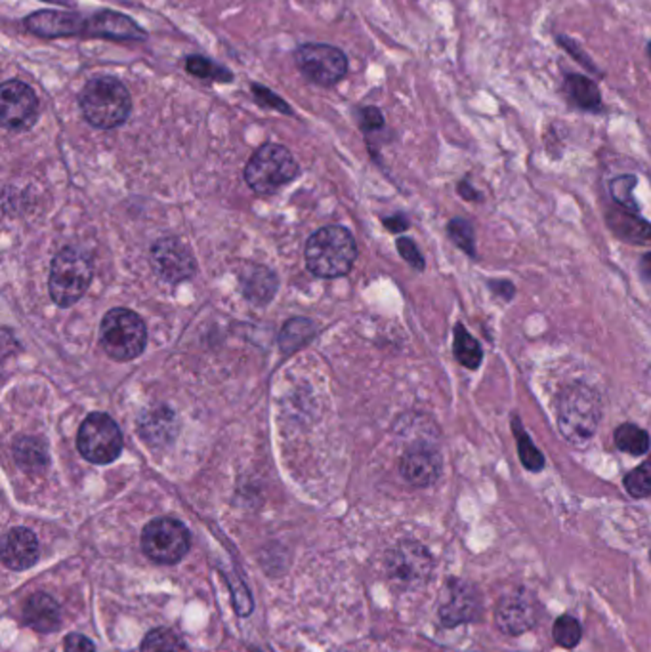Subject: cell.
I'll return each mask as SVG.
<instances>
[{"label":"cell","instance_id":"cell-26","mask_svg":"<svg viewBox=\"0 0 651 652\" xmlns=\"http://www.w3.org/2000/svg\"><path fill=\"white\" fill-rule=\"evenodd\" d=\"M447 235L458 250H463L472 260H478V240H476V227L468 220V217H453L447 224Z\"/></svg>","mask_w":651,"mask_h":652},{"label":"cell","instance_id":"cell-1","mask_svg":"<svg viewBox=\"0 0 651 652\" xmlns=\"http://www.w3.org/2000/svg\"><path fill=\"white\" fill-rule=\"evenodd\" d=\"M604 418L600 391L587 382L564 386L556 397V426L562 437L575 446H585L598 433Z\"/></svg>","mask_w":651,"mask_h":652},{"label":"cell","instance_id":"cell-34","mask_svg":"<svg viewBox=\"0 0 651 652\" xmlns=\"http://www.w3.org/2000/svg\"><path fill=\"white\" fill-rule=\"evenodd\" d=\"M552 635H554V641L558 643L560 647L573 648L581 643L582 628H581V623H579L577 618L564 615V616H560L558 620L554 622Z\"/></svg>","mask_w":651,"mask_h":652},{"label":"cell","instance_id":"cell-6","mask_svg":"<svg viewBox=\"0 0 651 652\" xmlns=\"http://www.w3.org/2000/svg\"><path fill=\"white\" fill-rule=\"evenodd\" d=\"M100 339L103 351L115 361H132L147 342V329L134 311L111 309L102 321Z\"/></svg>","mask_w":651,"mask_h":652},{"label":"cell","instance_id":"cell-32","mask_svg":"<svg viewBox=\"0 0 651 652\" xmlns=\"http://www.w3.org/2000/svg\"><path fill=\"white\" fill-rule=\"evenodd\" d=\"M316 334L314 324L306 319H294L284 324L283 334H281V347L283 351H294L301 346H304L308 339Z\"/></svg>","mask_w":651,"mask_h":652},{"label":"cell","instance_id":"cell-12","mask_svg":"<svg viewBox=\"0 0 651 652\" xmlns=\"http://www.w3.org/2000/svg\"><path fill=\"white\" fill-rule=\"evenodd\" d=\"M38 117V98L35 90L21 80H6L0 86V120L13 132L29 130Z\"/></svg>","mask_w":651,"mask_h":652},{"label":"cell","instance_id":"cell-44","mask_svg":"<svg viewBox=\"0 0 651 652\" xmlns=\"http://www.w3.org/2000/svg\"><path fill=\"white\" fill-rule=\"evenodd\" d=\"M46 3H52V4H65V6H71L73 0H46Z\"/></svg>","mask_w":651,"mask_h":652},{"label":"cell","instance_id":"cell-35","mask_svg":"<svg viewBox=\"0 0 651 652\" xmlns=\"http://www.w3.org/2000/svg\"><path fill=\"white\" fill-rule=\"evenodd\" d=\"M556 45H558L565 53H569V56H572V58H573L581 67H585V69H587L590 75L604 77L600 67L592 61V58L589 56V53H587L585 50H582V48L579 46L577 40H573L572 37H567V35H556Z\"/></svg>","mask_w":651,"mask_h":652},{"label":"cell","instance_id":"cell-40","mask_svg":"<svg viewBox=\"0 0 651 652\" xmlns=\"http://www.w3.org/2000/svg\"><path fill=\"white\" fill-rule=\"evenodd\" d=\"M361 126L365 130H378L384 126V117L376 107H367L361 111Z\"/></svg>","mask_w":651,"mask_h":652},{"label":"cell","instance_id":"cell-31","mask_svg":"<svg viewBox=\"0 0 651 652\" xmlns=\"http://www.w3.org/2000/svg\"><path fill=\"white\" fill-rule=\"evenodd\" d=\"M142 652H187V647L172 630L157 628L145 635Z\"/></svg>","mask_w":651,"mask_h":652},{"label":"cell","instance_id":"cell-21","mask_svg":"<svg viewBox=\"0 0 651 652\" xmlns=\"http://www.w3.org/2000/svg\"><path fill=\"white\" fill-rule=\"evenodd\" d=\"M564 92L572 105L581 109V111H602V94L592 78L585 75H567L564 80Z\"/></svg>","mask_w":651,"mask_h":652},{"label":"cell","instance_id":"cell-17","mask_svg":"<svg viewBox=\"0 0 651 652\" xmlns=\"http://www.w3.org/2000/svg\"><path fill=\"white\" fill-rule=\"evenodd\" d=\"M87 37L110 38V40H144L145 31L132 18L119 12H100L87 21Z\"/></svg>","mask_w":651,"mask_h":652},{"label":"cell","instance_id":"cell-33","mask_svg":"<svg viewBox=\"0 0 651 652\" xmlns=\"http://www.w3.org/2000/svg\"><path fill=\"white\" fill-rule=\"evenodd\" d=\"M185 69L192 73L194 77L220 80V83H229V80L234 78L232 71H227L226 67L214 63V61L202 58V56H189L185 60Z\"/></svg>","mask_w":651,"mask_h":652},{"label":"cell","instance_id":"cell-29","mask_svg":"<svg viewBox=\"0 0 651 652\" xmlns=\"http://www.w3.org/2000/svg\"><path fill=\"white\" fill-rule=\"evenodd\" d=\"M13 456H16L18 464L25 471L43 469L48 464L45 444L37 439H29V437H23L13 444Z\"/></svg>","mask_w":651,"mask_h":652},{"label":"cell","instance_id":"cell-9","mask_svg":"<svg viewBox=\"0 0 651 652\" xmlns=\"http://www.w3.org/2000/svg\"><path fill=\"white\" fill-rule=\"evenodd\" d=\"M294 63L317 86H334L348 73V58L341 48L309 43L294 50Z\"/></svg>","mask_w":651,"mask_h":652},{"label":"cell","instance_id":"cell-16","mask_svg":"<svg viewBox=\"0 0 651 652\" xmlns=\"http://www.w3.org/2000/svg\"><path fill=\"white\" fill-rule=\"evenodd\" d=\"M87 21L88 20L80 18L78 13L56 12V10H40L23 20L27 31L43 38L85 35Z\"/></svg>","mask_w":651,"mask_h":652},{"label":"cell","instance_id":"cell-11","mask_svg":"<svg viewBox=\"0 0 651 652\" xmlns=\"http://www.w3.org/2000/svg\"><path fill=\"white\" fill-rule=\"evenodd\" d=\"M386 568L390 576L407 588H416L430 578L433 561L430 551L423 543L403 540L386 557Z\"/></svg>","mask_w":651,"mask_h":652},{"label":"cell","instance_id":"cell-39","mask_svg":"<svg viewBox=\"0 0 651 652\" xmlns=\"http://www.w3.org/2000/svg\"><path fill=\"white\" fill-rule=\"evenodd\" d=\"M63 652H98L88 637L80 633H70L63 645Z\"/></svg>","mask_w":651,"mask_h":652},{"label":"cell","instance_id":"cell-8","mask_svg":"<svg viewBox=\"0 0 651 652\" xmlns=\"http://www.w3.org/2000/svg\"><path fill=\"white\" fill-rule=\"evenodd\" d=\"M192 536L184 523L172 518H159L142 533V550L149 559L161 565H174L184 559Z\"/></svg>","mask_w":651,"mask_h":652},{"label":"cell","instance_id":"cell-37","mask_svg":"<svg viewBox=\"0 0 651 652\" xmlns=\"http://www.w3.org/2000/svg\"><path fill=\"white\" fill-rule=\"evenodd\" d=\"M487 289L491 294L503 302H512L514 296H516V284L510 279H490L487 281Z\"/></svg>","mask_w":651,"mask_h":652},{"label":"cell","instance_id":"cell-7","mask_svg":"<svg viewBox=\"0 0 651 652\" xmlns=\"http://www.w3.org/2000/svg\"><path fill=\"white\" fill-rule=\"evenodd\" d=\"M77 448L92 464H111L123 452V433L111 416L94 412L78 429Z\"/></svg>","mask_w":651,"mask_h":652},{"label":"cell","instance_id":"cell-41","mask_svg":"<svg viewBox=\"0 0 651 652\" xmlns=\"http://www.w3.org/2000/svg\"><path fill=\"white\" fill-rule=\"evenodd\" d=\"M457 193H458L460 199L466 200V202H482L483 200V195H482L480 189L474 187V183L468 178L460 180L457 183Z\"/></svg>","mask_w":651,"mask_h":652},{"label":"cell","instance_id":"cell-38","mask_svg":"<svg viewBox=\"0 0 651 652\" xmlns=\"http://www.w3.org/2000/svg\"><path fill=\"white\" fill-rule=\"evenodd\" d=\"M252 94H254V98L259 100V103L268 105V107H274V109H279V111H283V113H291V109L287 107V103H284L281 98H277L276 94L271 92V90H268L266 86L254 83L252 85Z\"/></svg>","mask_w":651,"mask_h":652},{"label":"cell","instance_id":"cell-20","mask_svg":"<svg viewBox=\"0 0 651 652\" xmlns=\"http://www.w3.org/2000/svg\"><path fill=\"white\" fill-rule=\"evenodd\" d=\"M23 620L35 632L52 633L60 626L62 610L60 605L48 593H35L25 603Z\"/></svg>","mask_w":651,"mask_h":652},{"label":"cell","instance_id":"cell-22","mask_svg":"<svg viewBox=\"0 0 651 652\" xmlns=\"http://www.w3.org/2000/svg\"><path fill=\"white\" fill-rule=\"evenodd\" d=\"M510 431H512L514 441H516L518 458L522 461L523 469L532 471V473H540L542 469H545L547 458L537 448L533 437L525 429V426H523V422H522V418H520L518 412H512L510 414Z\"/></svg>","mask_w":651,"mask_h":652},{"label":"cell","instance_id":"cell-3","mask_svg":"<svg viewBox=\"0 0 651 652\" xmlns=\"http://www.w3.org/2000/svg\"><path fill=\"white\" fill-rule=\"evenodd\" d=\"M78 105L92 126L111 130L128 118L132 100L120 80L113 77H96L88 80L80 92Z\"/></svg>","mask_w":651,"mask_h":652},{"label":"cell","instance_id":"cell-14","mask_svg":"<svg viewBox=\"0 0 651 652\" xmlns=\"http://www.w3.org/2000/svg\"><path fill=\"white\" fill-rule=\"evenodd\" d=\"M400 473L407 483L416 488L432 486L441 477L443 458L438 448L424 443L415 444L403 454L400 461Z\"/></svg>","mask_w":651,"mask_h":652},{"label":"cell","instance_id":"cell-2","mask_svg":"<svg viewBox=\"0 0 651 652\" xmlns=\"http://www.w3.org/2000/svg\"><path fill=\"white\" fill-rule=\"evenodd\" d=\"M356 257V240L350 231L341 225L323 227L306 242V265L316 277H342L350 273Z\"/></svg>","mask_w":651,"mask_h":652},{"label":"cell","instance_id":"cell-43","mask_svg":"<svg viewBox=\"0 0 651 652\" xmlns=\"http://www.w3.org/2000/svg\"><path fill=\"white\" fill-rule=\"evenodd\" d=\"M639 271H640V277L651 284V252H646L642 254L640 262H639Z\"/></svg>","mask_w":651,"mask_h":652},{"label":"cell","instance_id":"cell-45","mask_svg":"<svg viewBox=\"0 0 651 652\" xmlns=\"http://www.w3.org/2000/svg\"><path fill=\"white\" fill-rule=\"evenodd\" d=\"M646 52H647V58H649V63H651V43H647V48H646Z\"/></svg>","mask_w":651,"mask_h":652},{"label":"cell","instance_id":"cell-19","mask_svg":"<svg viewBox=\"0 0 651 652\" xmlns=\"http://www.w3.org/2000/svg\"><path fill=\"white\" fill-rule=\"evenodd\" d=\"M38 540L29 528L18 526L4 536L3 542V561L8 568L25 570L37 563L38 559Z\"/></svg>","mask_w":651,"mask_h":652},{"label":"cell","instance_id":"cell-25","mask_svg":"<svg viewBox=\"0 0 651 652\" xmlns=\"http://www.w3.org/2000/svg\"><path fill=\"white\" fill-rule=\"evenodd\" d=\"M614 444L617 451L629 456H646L651 452V437L649 433L632 422L621 424L614 431Z\"/></svg>","mask_w":651,"mask_h":652},{"label":"cell","instance_id":"cell-28","mask_svg":"<svg viewBox=\"0 0 651 652\" xmlns=\"http://www.w3.org/2000/svg\"><path fill=\"white\" fill-rule=\"evenodd\" d=\"M142 435L149 441L155 444H162L167 443L172 435H174V414L167 409H162L152 416H145L142 420Z\"/></svg>","mask_w":651,"mask_h":652},{"label":"cell","instance_id":"cell-24","mask_svg":"<svg viewBox=\"0 0 651 652\" xmlns=\"http://www.w3.org/2000/svg\"><path fill=\"white\" fill-rule=\"evenodd\" d=\"M243 292L254 304H266L274 296L277 282L266 267H247L241 275Z\"/></svg>","mask_w":651,"mask_h":652},{"label":"cell","instance_id":"cell-15","mask_svg":"<svg viewBox=\"0 0 651 652\" xmlns=\"http://www.w3.org/2000/svg\"><path fill=\"white\" fill-rule=\"evenodd\" d=\"M152 264L157 275L170 282L185 281L195 273V260L178 239H159L152 249Z\"/></svg>","mask_w":651,"mask_h":652},{"label":"cell","instance_id":"cell-4","mask_svg":"<svg viewBox=\"0 0 651 652\" xmlns=\"http://www.w3.org/2000/svg\"><path fill=\"white\" fill-rule=\"evenodd\" d=\"M298 175V162L287 147L266 143L256 151L245 168V180L252 192L260 195L276 193L279 187Z\"/></svg>","mask_w":651,"mask_h":652},{"label":"cell","instance_id":"cell-36","mask_svg":"<svg viewBox=\"0 0 651 652\" xmlns=\"http://www.w3.org/2000/svg\"><path fill=\"white\" fill-rule=\"evenodd\" d=\"M398 250L407 264H411L415 269L423 271L424 269V257L420 254L418 247L413 239L409 237H400L398 239Z\"/></svg>","mask_w":651,"mask_h":652},{"label":"cell","instance_id":"cell-30","mask_svg":"<svg viewBox=\"0 0 651 652\" xmlns=\"http://www.w3.org/2000/svg\"><path fill=\"white\" fill-rule=\"evenodd\" d=\"M625 491L634 500H644L651 496V452L639 468L629 471L622 479Z\"/></svg>","mask_w":651,"mask_h":652},{"label":"cell","instance_id":"cell-23","mask_svg":"<svg viewBox=\"0 0 651 652\" xmlns=\"http://www.w3.org/2000/svg\"><path fill=\"white\" fill-rule=\"evenodd\" d=\"M453 355L460 366L472 372H476L483 363L482 342L476 336H472L463 322H457L453 329Z\"/></svg>","mask_w":651,"mask_h":652},{"label":"cell","instance_id":"cell-27","mask_svg":"<svg viewBox=\"0 0 651 652\" xmlns=\"http://www.w3.org/2000/svg\"><path fill=\"white\" fill-rule=\"evenodd\" d=\"M639 185V178L634 174H621L615 175V178L609 182L607 189H609V197H612L614 205L629 210V212H636L640 214V205L639 200L634 197V189Z\"/></svg>","mask_w":651,"mask_h":652},{"label":"cell","instance_id":"cell-42","mask_svg":"<svg viewBox=\"0 0 651 652\" xmlns=\"http://www.w3.org/2000/svg\"><path fill=\"white\" fill-rule=\"evenodd\" d=\"M384 225L391 231V233H403L405 229H409V222H407L405 216H391V217H386L384 220Z\"/></svg>","mask_w":651,"mask_h":652},{"label":"cell","instance_id":"cell-13","mask_svg":"<svg viewBox=\"0 0 651 652\" xmlns=\"http://www.w3.org/2000/svg\"><path fill=\"white\" fill-rule=\"evenodd\" d=\"M482 610V595L474 583L451 578L447 580L440 603V620L445 628H457L460 623L478 620Z\"/></svg>","mask_w":651,"mask_h":652},{"label":"cell","instance_id":"cell-10","mask_svg":"<svg viewBox=\"0 0 651 652\" xmlns=\"http://www.w3.org/2000/svg\"><path fill=\"white\" fill-rule=\"evenodd\" d=\"M540 605L525 588H514L500 597L495 607V623L505 635H522L537 626Z\"/></svg>","mask_w":651,"mask_h":652},{"label":"cell","instance_id":"cell-18","mask_svg":"<svg viewBox=\"0 0 651 652\" xmlns=\"http://www.w3.org/2000/svg\"><path fill=\"white\" fill-rule=\"evenodd\" d=\"M606 225L622 242L651 247V224L640 214L614 207L606 212Z\"/></svg>","mask_w":651,"mask_h":652},{"label":"cell","instance_id":"cell-5","mask_svg":"<svg viewBox=\"0 0 651 652\" xmlns=\"http://www.w3.org/2000/svg\"><path fill=\"white\" fill-rule=\"evenodd\" d=\"M92 264L88 256L75 249L56 254L50 267V296L56 306L70 307L77 304L90 287Z\"/></svg>","mask_w":651,"mask_h":652}]
</instances>
